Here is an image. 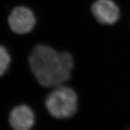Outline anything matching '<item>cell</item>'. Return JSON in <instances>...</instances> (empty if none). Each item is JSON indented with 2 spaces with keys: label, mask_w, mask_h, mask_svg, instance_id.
I'll list each match as a JSON object with an SVG mask.
<instances>
[{
  "label": "cell",
  "mask_w": 130,
  "mask_h": 130,
  "mask_svg": "<svg viewBox=\"0 0 130 130\" xmlns=\"http://www.w3.org/2000/svg\"><path fill=\"white\" fill-rule=\"evenodd\" d=\"M28 65L40 86L54 88L71 78L75 60L70 52L58 51L50 45L39 43L30 53Z\"/></svg>",
  "instance_id": "obj_1"
},
{
  "label": "cell",
  "mask_w": 130,
  "mask_h": 130,
  "mask_svg": "<svg viewBox=\"0 0 130 130\" xmlns=\"http://www.w3.org/2000/svg\"><path fill=\"white\" fill-rule=\"evenodd\" d=\"M44 105L52 117L66 120L72 117L77 112L79 97L72 88L62 84L54 88L46 96Z\"/></svg>",
  "instance_id": "obj_2"
},
{
  "label": "cell",
  "mask_w": 130,
  "mask_h": 130,
  "mask_svg": "<svg viewBox=\"0 0 130 130\" xmlns=\"http://www.w3.org/2000/svg\"><path fill=\"white\" fill-rule=\"evenodd\" d=\"M9 27L13 33L25 35L31 32L36 24V17L31 9L25 6L15 7L8 17Z\"/></svg>",
  "instance_id": "obj_3"
},
{
  "label": "cell",
  "mask_w": 130,
  "mask_h": 130,
  "mask_svg": "<svg viewBox=\"0 0 130 130\" xmlns=\"http://www.w3.org/2000/svg\"><path fill=\"white\" fill-rule=\"evenodd\" d=\"M91 11L96 21L102 25H113L120 18V9L114 0H95Z\"/></svg>",
  "instance_id": "obj_4"
},
{
  "label": "cell",
  "mask_w": 130,
  "mask_h": 130,
  "mask_svg": "<svg viewBox=\"0 0 130 130\" xmlns=\"http://www.w3.org/2000/svg\"><path fill=\"white\" fill-rule=\"evenodd\" d=\"M9 122L13 130H30L35 124V114L25 104L17 105L11 111Z\"/></svg>",
  "instance_id": "obj_5"
},
{
  "label": "cell",
  "mask_w": 130,
  "mask_h": 130,
  "mask_svg": "<svg viewBox=\"0 0 130 130\" xmlns=\"http://www.w3.org/2000/svg\"><path fill=\"white\" fill-rule=\"evenodd\" d=\"M11 61L8 51L5 46L0 45V76H3L8 70Z\"/></svg>",
  "instance_id": "obj_6"
}]
</instances>
